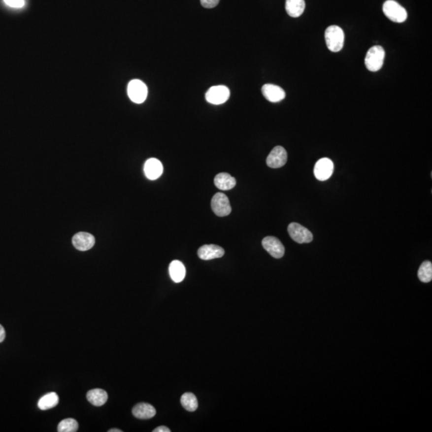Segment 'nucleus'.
<instances>
[{
	"instance_id": "nucleus-25",
	"label": "nucleus",
	"mask_w": 432,
	"mask_h": 432,
	"mask_svg": "<svg viewBox=\"0 0 432 432\" xmlns=\"http://www.w3.org/2000/svg\"><path fill=\"white\" fill-rule=\"evenodd\" d=\"M200 2L205 8H214L219 4V0H200Z\"/></svg>"
},
{
	"instance_id": "nucleus-24",
	"label": "nucleus",
	"mask_w": 432,
	"mask_h": 432,
	"mask_svg": "<svg viewBox=\"0 0 432 432\" xmlns=\"http://www.w3.org/2000/svg\"><path fill=\"white\" fill-rule=\"evenodd\" d=\"M4 2L7 6L15 8H21L25 5L24 0H4Z\"/></svg>"
},
{
	"instance_id": "nucleus-14",
	"label": "nucleus",
	"mask_w": 432,
	"mask_h": 432,
	"mask_svg": "<svg viewBox=\"0 0 432 432\" xmlns=\"http://www.w3.org/2000/svg\"><path fill=\"white\" fill-rule=\"evenodd\" d=\"M224 250L217 245H203L198 250V256L202 260H211L224 256Z\"/></svg>"
},
{
	"instance_id": "nucleus-12",
	"label": "nucleus",
	"mask_w": 432,
	"mask_h": 432,
	"mask_svg": "<svg viewBox=\"0 0 432 432\" xmlns=\"http://www.w3.org/2000/svg\"><path fill=\"white\" fill-rule=\"evenodd\" d=\"M262 93L266 100L271 102H280L286 96L285 92L283 88L270 83L263 86Z\"/></svg>"
},
{
	"instance_id": "nucleus-4",
	"label": "nucleus",
	"mask_w": 432,
	"mask_h": 432,
	"mask_svg": "<svg viewBox=\"0 0 432 432\" xmlns=\"http://www.w3.org/2000/svg\"><path fill=\"white\" fill-rule=\"evenodd\" d=\"M128 94L132 102L143 103L147 99V86L139 79H133L128 84Z\"/></svg>"
},
{
	"instance_id": "nucleus-16",
	"label": "nucleus",
	"mask_w": 432,
	"mask_h": 432,
	"mask_svg": "<svg viewBox=\"0 0 432 432\" xmlns=\"http://www.w3.org/2000/svg\"><path fill=\"white\" fill-rule=\"evenodd\" d=\"M170 279L175 283H180L186 276L185 266L179 260H174L169 265Z\"/></svg>"
},
{
	"instance_id": "nucleus-18",
	"label": "nucleus",
	"mask_w": 432,
	"mask_h": 432,
	"mask_svg": "<svg viewBox=\"0 0 432 432\" xmlns=\"http://www.w3.org/2000/svg\"><path fill=\"white\" fill-rule=\"evenodd\" d=\"M286 11L292 18H298L305 10L304 0H286Z\"/></svg>"
},
{
	"instance_id": "nucleus-19",
	"label": "nucleus",
	"mask_w": 432,
	"mask_h": 432,
	"mask_svg": "<svg viewBox=\"0 0 432 432\" xmlns=\"http://www.w3.org/2000/svg\"><path fill=\"white\" fill-rule=\"evenodd\" d=\"M87 399L92 405L100 407L105 404L108 399L106 391L102 389H92L88 392Z\"/></svg>"
},
{
	"instance_id": "nucleus-20",
	"label": "nucleus",
	"mask_w": 432,
	"mask_h": 432,
	"mask_svg": "<svg viewBox=\"0 0 432 432\" xmlns=\"http://www.w3.org/2000/svg\"><path fill=\"white\" fill-rule=\"evenodd\" d=\"M59 403V396L56 392H50L45 395L39 399L38 402V408L43 411L49 410L57 406Z\"/></svg>"
},
{
	"instance_id": "nucleus-8",
	"label": "nucleus",
	"mask_w": 432,
	"mask_h": 432,
	"mask_svg": "<svg viewBox=\"0 0 432 432\" xmlns=\"http://www.w3.org/2000/svg\"><path fill=\"white\" fill-rule=\"evenodd\" d=\"M334 171V164L328 158H322L314 167V175L320 181L328 180Z\"/></svg>"
},
{
	"instance_id": "nucleus-23",
	"label": "nucleus",
	"mask_w": 432,
	"mask_h": 432,
	"mask_svg": "<svg viewBox=\"0 0 432 432\" xmlns=\"http://www.w3.org/2000/svg\"><path fill=\"white\" fill-rule=\"evenodd\" d=\"M79 424L76 420L74 419H66L60 422L58 426L59 432H75L78 431Z\"/></svg>"
},
{
	"instance_id": "nucleus-10",
	"label": "nucleus",
	"mask_w": 432,
	"mask_h": 432,
	"mask_svg": "<svg viewBox=\"0 0 432 432\" xmlns=\"http://www.w3.org/2000/svg\"><path fill=\"white\" fill-rule=\"evenodd\" d=\"M262 245L264 249L275 259H280L283 257L285 252L283 245L275 237L267 236L264 238L262 241Z\"/></svg>"
},
{
	"instance_id": "nucleus-28",
	"label": "nucleus",
	"mask_w": 432,
	"mask_h": 432,
	"mask_svg": "<svg viewBox=\"0 0 432 432\" xmlns=\"http://www.w3.org/2000/svg\"><path fill=\"white\" fill-rule=\"evenodd\" d=\"M123 432V431L119 430V429H116V428H115V429H111V430L108 431V432Z\"/></svg>"
},
{
	"instance_id": "nucleus-7",
	"label": "nucleus",
	"mask_w": 432,
	"mask_h": 432,
	"mask_svg": "<svg viewBox=\"0 0 432 432\" xmlns=\"http://www.w3.org/2000/svg\"><path fill=\"white\" fill-rule=\"evenodd\" d=\"M211 208L214 213L219 217H224L229 215L232 212L230 202L226 195L219 192L213 196L211 199Z\"/></svg>"
},
{
	"instance_id": "nucleus-15",
	"label": "nucleus",
	"mask_w": 432,
	"mask_h": 432,
	"mask_svg": "<svg viewBox=\"0 0 432 432\" xmlns=\"http://www.w3.org/2000/svg\"><path fill=\"white\" fill-rule=\"evenodd\" d=\"M132 414L134 417L140 420H149L156 414V410L152 405L146 402H140L132 409Z\"/></svg>"
},
{
	"instance_id": "nucleus-26",
	"label": "nucleus",
	"mask_w": 432,
	"mask_h": 432,
	"mask_svg": "<svg viewBox=\"0 0 432 432\" xmlns=\"http://www.w3.org/2000/svg\"><path fill=\"white\" fill-rule=\"evenodd\" d=\"M153 432H170V430L168 428H166V427L160 426L158 427L155 430H153Z\"/></svg>"
},
{
	"instance_id": "nucleus-22",
	"label": "nucleus",
	"mask_w": 432,
	"mask_h": 432,
	"mask_svg": "<svg viewBox=\"0 0 432 432\" xmlns=\"http://www.w3.org/2000/svg\"><path fill=\"white\" fill-rule=\"evenodd\" d=\"M418 277L420 281L423 283H429L432 279V264L430 261H424L421 264L419 271Z\"/></svg>"
},
{
	"instance_id": "nucleus-3",
	"label": "nucleus",
	"mask_w": 432,
	"mask_h": 432,
	"mask_svg": "<svg viewBox=\"0 0 432 432\" xmlns=\"http://www.w3.org/2000/svg\"><path fill=\"white\" fill-rule=\"evenodd\" d=\"M383 11L384 15L392 22L403 23L407 18V11L398 2L394 0H387L383 5Z\"/></svg>"
},
{
	"instance_id": "nucleus-6",
	"label": "nucleus",
	"mask_w": 432,
	"mask_h": 432,
	"mask_svg": "<svg viewBox=\"0 0 432 432\" xmlns=\"http://www.w3.org/2000/svg\"><path fill=\"white\" fill-rule=\"evenodd\" d=\"M230 97V90L226 86L211 87L206 93V100L211 104H223Z\"/></svg>"
},
{
	"instance_id": "nucleus-1",
	"label": "nucleus",
	"mask_w": 432,
	"mask_h": 432,
	"mask_svg": "<svg viewBox=\"0 0 432 432\" xmlns=\"http://www.w3.org/2000/svg\"><path fill=\"white\" fill-rule=\"evenodd\" d=\"M344 32L338 26L328 27L325 31L326 44L328 49L332 52H338L342 50L344 44Z\"/></svg>"
},
{
	"instance_id": "nucleus-5",
	"label": "nucleus",
	"mask_w": 432,
	"mask_h": 432,
	"mask_svg": "<svg viewBox=\"0 0 432 432\" xmlns=\"http://www.w3.org/2000/svg\"><path fill=\"white\" fill-rule=\"evenodd\" d=\"M291 238L298 243H311L313 239V234L307 228L302 227L297 223L290 224L288 228Z\"/></svg>"
},
{
	"instance_id": "nucleus-21",
	"label": "nucleus",
	"mask_w": 432,
	"mask_h": 432,
	"mask_svg": "<svg viewBox=\"0 0 432 432\" xmlns=\"http://www.w3.org/2000/svg\"><path fill=\"white\" fill-rule=\"evenodd\" d=\"M181 404L188 411H195L198 408V400L193 393L187 392L182 396Z\"/></svg>"
},
{
	"instance_id": "nucleus-13",
	"label": "nucleus",
	"mask_w": 432,
	"mask_h": 432,
	"mask_svg": "<svg viewBox=\"0 0 432 432\" xmlns=\"http://www.w3.org/2000/svg\"><path fill=\"white\" fill-rule=\"evenodd\" d=\"M164 171L162 163L156 158H151L145 163L144 173L147 179L155 180L162 175Z\"/></svg>"
},
{
	"instance_id": "nucleus-11",
	"label": "nucleus",
	"mask_w": 432,
	"mask_h": 432,
	"mask_svg": "<svg viewBox=\"0 0 432 432\" xmlns=\"http://www.w3.org/2000/svg\"><path fill=\"white\" fill-rule=\"evenodd\" d=\"M95 237L87 232H79L74 235L72 243L79 251H85L91 249L95 245Z\"/></svg>"
},
{
	"instance_id": "nucleus-9",
	"label": "nucleus",
	"mask_w": 432,
	"mask_h": 432,
	"mask_svg": "<svg viewBox=\"0 0 432 432\" xmlns=\"http://www.w3.org/2000/svg\"><path fill=\"white\" fill-rule=\"evenodd\" d=\"M288 161L287 151L280 146H277L272 151H270L269 156L266 158V164L271 168H279L285 165Z\"/></svg>"
},
{
	"instance_id": "nucleus-27",
	"label": "nucleus",
	"mask_w": 432,
	"mask_h": 432,
	"mask_svg": "<svg viewBox=\"0 0 432 432\" xmlns=\"http://www.w3.org/2000/svg\"><path fill=\"white\" fill-rule=\"evenodd\" d=\"M5 336L6 334H5L4 328L0 324V343H2V341L4 340Z\"/></svg>"
},
{
	"instance_id": "nucleus-2",
	"label": "nucleus",
	"mask_w": 432,
	"mask_h": 432,
	"mask_svg": "<svg viewBox=\"0 0 432 432\" xmlns=\"http://www.w3.org/2000/svg\"><path fill=\"white\" fill-rule=\"evenodd\" d=\"M385 59V51L381 46H374L370 47L365 57V66L366 69L375 72L380 70L383 66Z\"/></svg>"
},
{
	"instance_id": "nucleus-17",
	"label": "nucleus",
	"mask_w": 432,
	"mask_h": 432,
	"mask_svg": "<svg viewBox=\"0 0 432 432\" xmlns=\"http://www.w3.org/2000/svg\"><path fill=\"white\" fill-rule=\"evenodd\" d=\"M236 180L228 173H219L215 177V185L222 191H228L234 188Z\"/></svg>"
}]
</instances>
